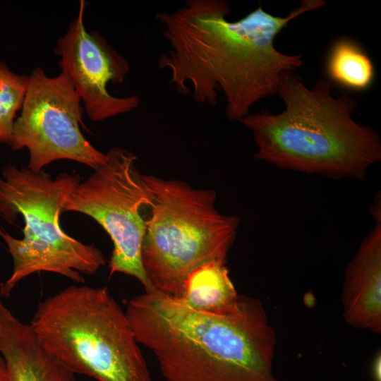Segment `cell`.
Listing matches in <instances>:
<instances>
[{"label":"cell","instance_id":"6da1fadb","mask_svg":"<svg viewBox=\"0 0 381 381\" xmlns=\"http://www.w3.org/2000/svg\"><path fill=\"white\" fill-rule=\"evenodd\" d=\"M326 5L303 0L286 16H275L261 4L243 18L229 21L230 5L224 0H188L156 18L168 50L158 66L180 93L198 103L214 105L224 97L226 116L241 121L259 100L276 95L283 75L303 65L299 54H286L274 39L299 16Z\"/></svg>","mask_w":381,"mask_h":381},{"label":"cell","instance_id":"7a4b0ae2","mask_svg":"<svg viewBox=\"0 0 381 381\" xmlns=\"http://www.w3.org/2000/svg\"><path fill=\"white\" fill-rule=\"evenodd\" d=\"M125 313L165 381H282L274 370L276 334L258 298L240 295L236 311L217 315L152 290L130 299Z\"/></svg>","mask_w":381,"mask_h":381},{"label":"cell","instance_id":"3957f363","mask_svg":"<svg viewBox=\"0 0 381 381\" xmlns=\"http://www.w3.org/2000/svg\"><path fill=\"white\" fill-rule=\"evenodd\" d=\"M276 95L284 104L282 112L264 110L240 121L253 134L256 159L282 169L358 179L381 159L377 131L353 119L356 101L334 97L328 81L309 88L294 72L287 73Z\"/></svg>","mask_w":381,"mask_h":381},{"label":"cell","instance_id":"277c9868","mask_svg":"<svg viewBox=\"0 0 381 381\" xmlns=\"http://www.w3.org/2000/svg\"><path fill=\"white\" fill-rule=\"evenodd\" d=\"M30 325L43 347L75 375L152 381L125 311L107 286L64 289L39 303Z\"/></svg>","mask_w":381,"mask_h":381},{"label":"cell","instance_id":"5b68a950","mask_svg":"<svg viewBox=\"0 0 381 381\" xmlns=\"http://www.w3.org/2000/svg\"><path fill=\"white\" fill-rule=\"evenodd\" d=\"M143 178L150 203L142 266L152 290L180 297L193 270L210 262L226 263L239 219L219 212L213 190L176 179Z\"/></svg>","mask_w":381,"mask_h":381},{"label":"cell","instance_id":"8992f818","mask_svg":"<svg viewBox=\"0 0 381 381\" xmlns=\"http://www.w3.org/2000/svg\"><path fill=\"white\" fill-rule=\"evenodd\" d=\"M80 183L77 174H61L52 179L44 171L6 165L0 176V215L13 223L20 214L23 238L10 235L0 226L13 260L12 272L0 284L7 298L16 286L35 272H49L84 283L83 274L92 275L106 260L93 244L83 243L66 234L60 224L65 199Z\"/></svg>","mask_w":381,"mask_h":381},{"label":"cell","instance_id":"52a82bcc","mask_svg":"<svg viewBox=\"0 0 381 381\" xmlns=\"http://www.w3.org/2000/svg\"><path fill=\"white\" fill-rule=\"evenodd\" d=\"M106 154L105 163L66 197L62 212L83 213L100 224L113 242L111 274L133 277L150 291L141 262L147 226L143 212L149 208V192L133 152L116 147Z\"/></svg>","mask_w":381,"mask_h":381},{"label":"cell","instance_id":"ba28073f","mask_svg":"<svg viewBox=\"0 0 381 381\" xmlns=\"http://www.w3.org/2000/svg\"><path fill=\"white\" fill-rule=\"evenodd\" d=\"M81 102L65 73L49 77L40 67L32 71L9 143L13 150H28L29 169L38 172L59 159L72 160L93 169L105 163L107 154L88 142L80 129Z\"/></svg>","mask_w":381,"mask_h":381},{"label":"cell","instance_id":"9c48e42d","mask_svg":"<svg viewBox=\"0 0 381 381\" xmlns=\"http://www.w3.org/2000/svg\"><path fill=\"white\" fill-rule=\"evenodd\" d=\"M85 4L80 1L78 15L58 39L54 54L60 58L61 72L71 80L89 119L102 121L133 111L140 99L135 95L115 97L107 90L109 83L125 80L130 65L98 32L86 30Z\"/></svg>","mask_w":381,"mask_h":381},{"label":"cell","instance_id":"30bf717a","mask_svg":"<svg viewBox=\"0 0 381 381\" xmlns=\"http://www.w3.org/2000/svg\"><path fill=\"white\" fill-rule=\"evenodd\" d=\"M345 269L343 317L351 326L381 333V213Z\"/></svg>","mask_w":381,"mask_h":381},{"label":"cell","instance_id":"8fae6325","mask_svg":"<svg viewBox=\"0 0 381 381\" xmlns=\"http://www.w3.org/2000/svg\"><path fill=\"white\" fill-rule=\"evenodd\" d=\"M0 354L8 381H75V375L43 347L30 325L13 314L1 295Z\"/></svg>","mask_w":381,"mask_h":381},{"label":"cell","instance_id":"7c38bea8","mask_svg":"<svg viewBox=\"0 0 381 381\" xmlns=\"http://www.w3.org/2000/svg\"><path fill=\"white\" fill-rule=\"evenodd\" d=\"M178 298L193 310L217 315L234 313L240 302V294L226 264L218 262L206 263L193 270Z\"/></svg>","mask_w":381,"mask_h":381},{"label":"cell","instance_id":"4fadbf2b","mask_svg":"<svg viewBox=\"0 0 381 381\" xmlns=\"http://www.w3.org/2000/svg\"><path fill=\"white\" fill-rule=\"evenodd\" d=\"M327 72L333 81L354 90L368 88L374 78V67L369 56L357 43L344 38L332 45Z\"/></svg>","mask_w":381,"mask_h":381},{"label":"cell","instance_id":"5bb4252c","mask_svg":"<svg viewBox=\"0 0 381 381\" xmlns=\"http://www.w3.org/2000/svg\"><path fill=\"white\" fill-rule=\"evenodd\" d=\"M29 75L11 71L0 61V143L9 145L17 113L21 109Z\"/></svg>","mask_w":381,"mask_h":381},{"label":"cell","instance_id":"9a60e30c","mask_svg":"<svg viewBox=\"0 0 381 381\" xmlns=\"http://www.w3.org/2000/svg\"><path fill=\"white\" fill-rule=\"evenodd\" d=\"M370 374L373 381H381V353L377 351L370 363Z\"/></svg>","mask_w":381,"mask_h":381},{"label":"cell","instance_id":"2e32d148","mask_svg":"<svg viewBox=\"0 0 381 381\" xmlns=\"http://www.w3.org/2000/svg\"><path fill=\"white\" fill-rule=\"evenodd\" d=\"M0 381H8V373L4 359L0 354Z\"/></svg>","mask_w":381,"mask_h":381}]
</instances>
